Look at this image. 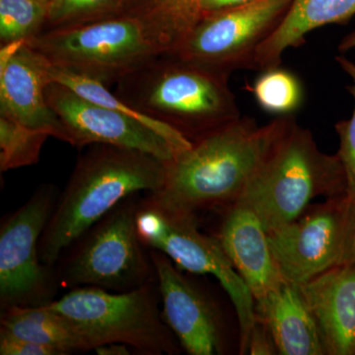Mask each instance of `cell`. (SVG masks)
Masks as SVG:
<instances>
[{
  "mask_svg": "<svg viewBox=\"0 0 355 355\" xmlns=\"http://www.w3.org/2000/svg\"><path fill=\"white\" fill-rule=\"evenodd\" d=\"M295 119L277 116L258 125L249 118L193 140L191 146L166 163L164 184L148 193L154 205L169 211H198L237 202Z\"/></svg>",
  "mask_w": 355,
  "mask_h": 355,
  "instance_id": "cell-1",
  "label": "cell"
},
{
  "mask_svg": "<svg viewBox=\"0 0 355 355\" xmlns=\"http://www.w3.org/2000/svg\"><path fill=\"white\" fill-rule=\"evenodd\" d=\"M77 160L40 241L44 266L62 257L93 225L125 198L163 186L166 163L150 154L92 144Z\"/></svg>",
  "mask_w": 355,
  "mask_h": 355,
  "instance_id": "cell-2",
  "label": "cell"
},
{
  "mask_svg": "<svg viewBox=\"0 0 355 355\" xmlns=\"http://www.w3.org/2000/svg\"><path fill=\"white\" fill-rule=\"evenodd\" d=\"M229 76L164 53L121 78L114 92L193 141L241 118Z\"/></svg>",
  "mask_w": 355,
  "mask_h": 355,
  "instance_id": "cell-3",
  "label": "cell"
},
{
  "mask_svg": "<svg viewBox=\"0 0 355 355\" xmlns=\"http://www.w3.org/2000/svg\"><path fill=\"white\" fill-rule=\"evenodd\" d=\"M343 196L338 153H322L310 130L294 121L235 203L253 210L270 232L302 216L315 198Z\"/></svg>",
  "mask_w": 355,
  "mask_h": 355,
  "instance_id": "cell-4",
  "label": "cell"
},
{
  "mask_svg": "<svg viewBox=\"0 0 355 355\" xmlns=\"http://www.w3.org/2000/svg\"><path fill=\"white\" fill-rule=\"evenodd\" d=\"M51 64L100 81L118 83L166 50L151 28L135 16L46 30L27 42Z\"/></svg>",
  "mask_w": 355,
  "mask_h": 355,
  "instance_id": "cell-5",
  "label": "cell"
},
{
  "mask_svg": "<svg viewBox=\"0 0 355 355\" xmlns=\"http://www.w3.org/2000/svg\"><path fill=\"white\" fill-rule=\"evenodd\" d=\"M159 296L157 282L125 292L81 286L48 305L76 324L91 350L120 343L144 354H178L176 336L159 310Z\"/></svg>",
  "mask_w": 355,
  "mask_h": 355,
  "instance_id": "cell-6",
  "label": "cell"
},
{
  "mask_svg": "<svg viewBox=\"0 0 355 355\" xmlns=\"http://www.w3.org/2000/svg\"><path fill=\"white\" fill-rule=\"evenodd\" d=\"M137 195L119 203L69 248L58 270L60 286L125 292L156 282L137 228Z\"/></svg>",
  "mask_w": 355,
  "mask_h": 355,
  "instance_id": "cell-7",
  "label": "cell"
},
{
  "mask_svg": "<svg viewBox=\"0 0 355 355\" xmlns=\"http://www.w3.org/2000/svg\"><path fill=\"white\" fill-rule=\"evenodd\" d=\"M137 221L146 248L165 254L181 270L211 275L219 280L234 305L239 322L240 354H246L257 322L256 302L218 238L198 230L197 216L169 211L147 198L139 200Z\"/></svg>",
  "mask_w": 355,
  "mask_h": 355,
  "instance_id": "cell-8",
  "label": "cell"
},
{
  "mask_svg": "<svg viewBox=\"0 0 355 355\" xmlns=\"http://www.w3.org/2000/svg\"><path fill=\"white\" fill-rule=\"evenodd\" d=\"M291 2L252 0L244 6L203 14L169 55L228 74L254 69L259 46L279 24Z\"/></svg>",
  "mask_w": 355,
  "mask_h": 355,
  "instance_id": "cell-9",
  "label": "cell"
},
{
  "mask_svg": "<svg viewBox=\"0 0 355 355\" xmlns=\"http://www.w3.org/2000/svg\"><path fill=\"white\" fill-rule=\"evenodd\" d=\"M58 197L57 188L44 184L1 224L0 306L48 304L53 295L50 266L40 259L39 246Z\"/></svg>",
  "mask_w": 355,
  "mask_h": 355,
  "instance_id": "cell-10",
  "label": "cell"
},
{
  "mask_svg": "<svg viewBox=\"0 0 355 355\" xmlns=\"http://www.w3.org/2000/svg\"><path fill=\"white\" fill-rule=\"evenodd\" d=\"M350 200L345 196L309 205L297 219L268 232L275 263L284 279L304 284L343 265Z\"/></svg>",
  "mask_w": 355,
  "mask_h": 355,
  "instance_id": "cell-11",
  "label": "cell"
},
{
  "mask_svg": "<svg viewBox=\"0 0 355 355\" xmlns=\"http://www.w3.org/2000/svg\"><path fill=\"white\" fill-rule=\"evenodd\" d=\"M46 98L74 147L109 144L155 156L168 163L183 149L141 121L88 101L62 84L51 83Z\"/></svg>",
  "mask_w": 355,
  "mask_h": 355,
  "instance_id": "cell-12",
  "label": "cell"
},
{
  "mask_svg": "<svg viewBox=\"0 0 355 355\" xmlns=\"http://www.w3.org/2000/svg\"><path fill=\"white\" fill-rule=\"evenodd\" d=\"M165 323L191 355L220 354L222 336L216 306L200 287L181 272L174 261L149 249Z\"/></svg>",
  "mask_w": 355,
  "mask_h": 355,
  "instance_id": "cell-13",
  "label": "cell"
},
{
  "mask_svg": "<svg viewBox=\"0 0 355 355\" xmlns=\"http://www.w3.org/2000/svg\"><path fill=\"white\" fill-rule=\"evenodd\" d=\"M51 62L27 42L0 48V116L67 142L64 125L51 110L46 88Z\"/></svg>",
  "mask_w": 355,
  "mask_h": 355,
  "instance_id": "cell-14",
  "label": "cell"
},
{
  "mask_svg": "<svg viewBox=\"0 0 355 355\" xmlns=\"http://www.w3.org/2000/svg\"><path fill=\"white\" fill-rule=\"evenodd\" d=\"M299 286L324 355H355V263L335 266Z\"/></svg>",
  "mask_w": 355,
  "mask_h": 355,
  "instance_id": "cell-15",
  "label": "cell"
},
{
  "mask_svg": "<svg viewBox=\"0 0 355 355\" xmlns=\"http://www.w3.org/2000/svg\"><path fill=\"white\" fill-rule=\"evenodd\" d=\"M228 209L218 239L258 302L286 279L275 263L268 232L257 214L239 203Z\"/></svg>",
  "mask_w": 355,
  "mask_h": 355,
  "instance_id": "cell-16",
  "label": "cell"
},
{
  "mask_svg": "<svg viewBox=\"0 0 355 355\" xmlns=\"http://www.w3.org/2000/svg\"><path fill=\"white\" fill-rule=\"evenodd\" d=\"M256 303L257 317L270 329L277 354L324 355L319 329L299 284L284 280Z\"/></svg>",
  "mask_w": 355,
  "mask_h": 355,
  "instance_id": "cell-17",
  "label": "cell"
},
{
  "mask_svg": "<svg viewBox=\"0 0 355 355\" xmlns=\"http://www.w3.org/2000/svg\"><path fill=\"white\" fill-rule=\"evenodd\" d=\"M354 14L355 0H292L279 24L259 46L254 69L279 67L284 51L304 43L311 31L347 22Z\"/></svg>",
  "mask_w": 355,
  "mask_h": 355,
  "instance_id": "cell-18",
  "label": "cell"
},
{
  "mask_svg": "<svg viewBox=\"0 0 355 355\" xmlns=\"http://www.w3.org/2000/svg\"><path fill=\"white\" fill-rule=\"evenodd\" d=\"M0 331L53 347L64 355L91 350L76 324L48 304L12 306L2 310Z\"/></svg>",
  "mask_w": 355,
  "mask_h": 355,
  "instance_id": "cell-19",
  "label": "cell"
},
{
  "mask_svg": "<svg viewBox=\"0 0 355 355\" xmlns=\"http://www.w3.org/2000/svg\"><path fill=\"white\" fill-rule=\"evenodd\" d=\"M50 77L51 83L62 84L65 87L73 91L77 95L85 98L88 101L101 105L106 108L114 110V111L146 123L156 132L164 135L166 139H169L183 150L191 146V140L187 139L181 132L133 109L132 107L114 94V92H111L107 85L100 81L88 76H81V74L76 73L70 70L62 69V67H55L51 64Z\"/></svg>",
  "mask_w": 355,
  "mask_h": 355,
  "instance_id": "cell-20",
  "label": "cell"
},
{
  "mask_svg": "<svg viewBox=\"0 0 355 355\" xmlns=\"http://www.w3.org/2000/svg\"><path fill=\"white\" fill-rule=\"evenodd\" d=\"M261 71L251 87L259 106L279 116H291L297 111L304 98L298 77L279 67Z\"/></svg>",
  "mask_w": 355,
  "mask_h": 355,
  "instance_id": "cell-21",
  "label": "cell"
},
{
  "mask_svg": "<svg viewBox=\"0 0 355 355\" xmlns=\"http://www.w3.org/2000/svg\"><path fill=\"white\" fill-rule=\"evenodd\" d=\"M48 0H0V44L29 42L44 32Z\"/></svg>",
  "mask_w": 355,
  "mask_h": 355,
  "instance_id": "cell-22",
  "label": "cell"
},
{
  "mask_svg": "<svg viewBox=\"0 0 355 355\" xmlns=\"http://www.w3.org/2000/svg\"><path fill=\"white\" fill-rule=\"evenodd\" d=\"M50 137L6 116H0V169L1 172L39 162L44 142Z\"/></svg>",
  "mask_w": 355,
  "mask_h": 355,
  "instance_id": "cell-23",
  "label": "cell"
},
{
  "mask_svg": "<svg viewBox=\"0 0 355 355\" xmlns=\"http://www.w3.org/2000/svg\"><path fill=\"white\" fill-rule=\"evenodd\" d=\"M128 0H51L44 31L118 17Z\"/></svg>",
  "mask_w": 355,
  "mask_h": 355,
  "instance_id": "cell-24",
  "label": "cell"
},
{
  "mask_svg": "<svg viewBox=\"0 0 355 355\" xmlns=\"http://www.w3.org/2000/svg\"><path fill=\"white\" fill-rule=\"evenodd\" d=\"M336 60L352 80L349 90L354 99V112L349 120L336 123V130L340 137L338 155L347 178V198L350 202H355V64L343 57H338Z\"/></svg>",
  "mask_w": 355,
  "mask_h": 355,
  "instance_id": "cell-25",
  "label": "cell"
},
{
  "mask_svg": "<svg viewBox=\"0 0 355 355\" xmlns=\"http://www.w3.org/2000/svg\"><path fill=\"white\" fill-rule=\"evenodd\" d=\"M1 355H64L62 352L48 345L17 338L0 331Z\"/></svg>",
  "mask_w": 355,
  "mask_h": 355,
  "instance_id": "cell-26",
  "label": "cell"
},
{
  "mask_svg": "<svg viewBox=\"0 0 355 355\" xmlns=\"http://www.w3.org/2000/svg\"><path fill=\"white\" fill-rule=\"evenodd\" d=\"M248 354L253 355L279 354L270 329L258 317H257L256 324H254L251 336H250Z\"/></svg>",
  "mask_w": 355,
  "mask_h": 355,
  "instance_id": "cell-27",
  "label": "cell"
},
{
  "mask_svg": "<svg viewBox=\"0 0 355 355\" xmlns=\"http://www.w3.org/2000/svg\"><path fill=\"white\" fill-rule=\"evenodd\" d=\"M355 263V202H350L349 227H347V249L343 265Z\"/></svg>",
  "mask_w": 355,
  "mask_h": 355,
  "instance_id": "cell-28",
  "label": "cell"
},
{
  "mask_svg": "<svg viewBox=\"0 0 355 355\" xmlns=\"http://www.w3.org/2000/svg\"><path fill=\"white\" fill-rule=\"evenodd\" d=\"M252 0H202L200 2V12L203 14L217 12L225 9L244 6Z\"/></svg>",
  "mask_w": 355,
  "mask_h": 355,
  "instance_id": "cell-29",
  "label": "cell"
},
{
  "mask_svg": "<svg viewBox=\"0 0 355 355\" xmlns=\"http://www.w3.org/2000/svg\"><path fill=\"white\" fill-rule=\"evenodd\" d=\"M128 347H130L125 343H112L100 345L94 350L99 355H128L130 354Z\"/></svg>",
  "mask_w": 355,
  "mask_h": 355,
  "instance_id": "cell-30",
  "label": "cell"
},
{
  "mask_svg": "<svg viewBox=\"0 0 355 355\" xmlns=\"http://www.w3.org/2000/svg\"><path fill=\"white\" fill-rule=\"evenodd\" d=\"M355 48V31L350 33L347 37L343 39L338 46V50L340 51H347Z\"/></svg>",
  "mask_w": 355,
  "mask_h": 355,
  "instance_id": "cell-31",
  "label": "cell"
},
{
  "mask_svg": "<svg viewBox=\"0 0 355 355\" xmlns=\"http://www.w3.org/2000/svg\"><path fill=\"white\" fill-rule=\"evenodd\" d=\"M184 3L190 4V6H197V4H200L202 0H181Z\"/></svg>",
  "mask_w": 355,
  "mask_h": 355,
  "instance_id": "cell-32",
  "label": "cell"
},
{
  "mask_svg": "<svg viewBox=\"0 0 355 355\" xmlns=\"http://www.w3.org/2000/svg\"><path fill=\"white\" fill-rule=\"evenodd\" d=\"M48 1H50V2H51V0H48Z\"/></svg>",
  "mask_w": 355,
  "mask_h": 355,
  "instance_id": "cell-33",
  "label": "cell"
}]
</instances>
